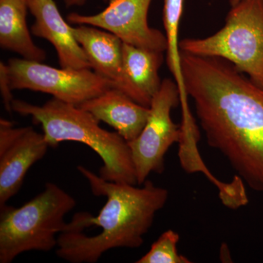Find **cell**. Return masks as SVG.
Returning a JSON list of instances; mask_svg holds the SVG:
<instances>
[{"instance_id":"obj_5","label":"cell","mask_w":263,"mask_h":263,"mask_svg":"<svg viewBox=\"0 0 263 263\" xmlns=\"http://www.w3.org/2000/svg\"><path fill=\"white\" fill-rule=\"evenodd\" d=\"M179 47L189 54L226 60L263 88V0H241L231 7L220 30L183 39Z\"/></svg>"},{"instance_id":"obj_9","label":"cell","mask_w":263,"mask_h":263,"mask_svg":"<svg viewBox=\"0 0 263 263\" xmlns=\"http://www.w3.org/2000/svg\"><path fill=\"white\" fill-rule=\"evenodd\" d=\"M43 133L0 119V207L18 193L26 174L49 148Z\"/></svg>"},{"instance_id":"obj_7","label":"cell","mask_w":263,"mask_h":263,"mask_svg":"<svg viewBox=\"0 0 263 263\" xmlns=\"http://www.w3.org/2000/svg\"><path fill=\"white\" fill-rule=\"evenodd\" d=\"M180 103L177 84L164 79L158 92L152 98L148 120L136 139L127 142L136 169L138 185H143L152 173L162 174L164 157L170 147L182 139L181 125L171 119L172 109Z\"/></svg>"},{"instance_id":"obj_1","label":"cell","mask_w":263,"mask_h":263,"mask_svg":"<svg viewBox=\"0 0 263 263\" xmlns=\"http://www.w3.org/2000/svg\"><path fill=\"white\" fill-rule=\"evenodd\" d=\"M183 81L209 146L263 193V88L223 59L181 51Z\"/></svg>"},{"instance_id":"obj_19","label":"cell","mask_w":263,"mask_h":263,"mask_svg":"<svg viewBox=\"0 0 263 263\" xmlns=\"http://www.w3.org/2000/svg\"><path fill=\"white\" fill-rule=\"evenodd\" d=\"M241 1V0H230V4L232 6H234V5L238 4L239 2Z\"/></svg>"},{"instance_id":"obj_15","label":"cell","mask_w":263,"mask_h":263,"mask_svg":"<svg viewBox=\"0 0 263 263\" xmlns=\"http://www.w3.org/2000/svg\"><path fill=\"white\" fill-rule=\"evenodd\" d=\"M184 0H164L162 18L167 40V64L179 88L182 121L190 122L194 119L188 105V95L183 81L179 47V27Z\"/></svg>"},{"instance_id":"obj_11","label":"cell","mask_w":263,"mask_h":263,"mask_svg":"<svg viewBox=\"0 0 263 263\" xmlns=\"http://www.w3.org/2000/svg\"><path fill=\"white\" fill-rule=\"evenodd\" d=\"M29 12L35 18L31 27L33 35L51 43L62 68L91 69L84 50L60 14L53 0H27Z\"/></svg>"},{"instance_id":"obj_3","label":"cell","mask_w":263,"mask_h":263,"mask_svg":"<svg viewBox=\"0 0 263 263\" xmlns=\"http://www.w3.org/2000/svg\"><path fill=\"white\" fill-rule=\"evenodd\" d=\"M12 108L19 115L30 117L33 122L41 124L51 148L64 141L84 143L103 161L100 177L112 182L138 185L127 142L117 132L103 129L92 114L78 105L53 98L43 105L14 100Z\"/></svg>"},{"instance_id":"obj_14","label":"cell","mask_w":263,"mask_h":263,"mask_svg":"<svg viewBox=\"0 0 263 263\" xmlns=\"http://www.w3.org/2000/svg\"><path fill=\"white\" fill-rule=\"evenodd\" d=\"M122 58L129 79L152 100L162 85L159 70L163 64V52L123 43Z\"/></svg>"},{"instance_id":"obj_17","label":"cell","mask_w":263,"mask_h":263,"mask_svg":"<svg viewBox=\"0 0 263 263\" xmlns=\"http://www.w3.org/2000/svg\"><path fill=\"white\" fill-rule=\"evenodd\" d=\"M0 91H1L2 98H3L5 110L8 113L11 114L13 112L12 104L15 99L13 98L12 94L13 89L10 85L8 67H7V64L3 62H0Z\"/></svg>"},{"instance_id":"obj_6","label":"cell","mask_w":263,"mask_h":263,"mask_svg":"<svg viewBox=\"0 0 263 263\" xmlns=\"http://www.w3.org/2000/svg\"><path fill=\"white\" fill-rule=\"evenodd\" d=\"M7 67L12 89L47 93L75 105L114 88L110 81L91 69L55 68L24 58L10 59Z\"/></svg>"},{"instance_id":"obj_12","label":"cell","mask_w":263,"mask_h":263,"mask_svg":"<svg viewBox=\"0 0 263 263\" xmlns=\"http://www.w3.org/2000/svg\"><path fill=\"white\" fill-rule=\"evenodd\" d=\"M78 106L113 127L127 142L139 136L150 112L148 107L136 103L115 88H110Z\"/></svg>"},{"instance_id":"obj_18","label":"cell","mask_w":263,"mask_h":263,"mask_svg":"<svg viewBox=\"0 0 263 263\" xmlns=\"http://www.w3.org/2000/svg\"><path fill=\"white\" fill-rule=\"evenodd\" d=\"M65 6L67 8H72V7L82 6L88 0H63ZM104 1H110V0H104Z\"/></svg>"},{"instance_id":"obj_10","label":"cell","mask_w":263,"mask_h":263,"mask_svg":"<svg viewBox=\"0 0 263 263\" xmlns=\"http://www.w3.org/2000/svg\"><path fill=\"white\" fill-rule=\"evenodd\" d=\"M72 32L89 59L91 70L111 83L136 103L149 108L152 100L128 77L122 58V41L115 34L89 25L72 27Z\"/></svg>"},{"instance_id":"obj_13","label":"cell","mask_w":263,"mask_h":263,"mask_svg":"<svg viewBox=\"0 0 263 263\" xmlns=\"http://www.w3.org/2000/svg\"><path fill=\"white\" fill-rule=\"evenodd\" d=\"M27 0H0V46L26 60L43 62L46 53L34 44L27 25Z\"/></svg>"},{"instance_id":"obj_2","label":"cell","mask_w":263,"mask_h":263,"mask_svg":"<svg viewBox=\"0 0 263 263\" xmlns=\"http://www.w3.org/2000/svg\"><path fill=\"white\" fill-rule=\"evenodd\" d=\"M78 171L87 180L93 195L106 198L97 216L76 213L58 236L56 254L71 263H95L108 250L138 249L165 205L168 190L149 180L142 187L103 179L82 165Z\"/></svg>"},{"instance_id":"obj_8","label":"cell","mask_w":263,"mask_h":263,"mask_svg":"<svg viewBox=\"0 0 263 263\" xmlns=\"http://www.w3.org/2000/svg\"><path fill=\"white\" fill-rule=\"evenodd\" d=\"M152 0H110L100 13L83 15L71 13L67 19L75 25H89L104 29L120 38L123 43L161 52L167 49L165 34L152 28L148 13Z\"/></svg>"},{"instance_id":"obj_16","label":"cell","mask_w":263,"mask_h":263,"mask_svg":"<svg viewBox=\"0 0 263 263\" xmlns=\"http://www.w3.org/2000/svg\"><path fill=\"white\" fill-rule=\"evenodd\" d=\"M179 235L172 230L164 232L153 245L150 250L137 263H190L182 254H179L177 245Z\"/></svg>"},{"instance_id":"obj_4","label":"cell","mask_w":263,"mask_h":263,"mask_svg":"<svg viewBox=\"0 0 263 263\" xmlns=\"http://www.w3.org/2000/svg\"><path fill=\"white\" fill-rule=\"evenodd\" d=\"M76 205L72 195L49 182L22 206L0 207V262H12L24 252L57 247L59 235L67 229L65 216Z\"/></svg>"}]
</instances>
